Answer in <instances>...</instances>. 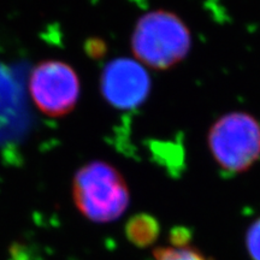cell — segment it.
<instances>
[{
  "instance_id": "6",
  "label": "cell",
  "mask_w": 260,
  "mask_h": 260,
  "mask_svg": "<svg viewBox=\"0 0 260 260\" xmlns=\"http://www.w3.org/2000/svg\"><path fill=\"white\" fill-rule=\"evenodd\" d=\"M158 224L147 214H139L128 224V235L138 245H148L158 235Z\"/></svg>"
},
{
  "instance_id": "3",
  "label": "cell",
  "mask_w": 260,
  "mask_h": 260,
  "mask_svg": "<svg viewBox=\"0 0 260 260\" xmlns=\"http://www.w3.org/2000/svg\"><path fill=\"white\" fill-rule=\"evenodd\" d=\"M207 145L224 174H242L260 159V122L243 111L225 113L211 125Z\"/></svg>"
},
{
  "instance_id": "4",
  "label": "cell",
  "mask_w": 260,
  "mask_h": 260,
  "mask_svg": "<svg viewBox=\"0 0 260 260\" xmlns=\"http://www.w3.org/2000/svg\"><path fill=\"white\" fill-rule=\"evenodd\" d=\"M81 84L76 71L59 60L42 61L31 71L29 93L38 109L45 115L60 117L76 106Z\"/></svg>"
},
{
  "instance_id": "5",
  "label": "cell",
  "mask_w": 260,
  "mask_h": 260,
  "mask_svg": "<svg viewBox=\"0 0 260 260\" xmlns=\"http://www.w3.org/2000/svg\"><path fill=\"white\" fill-rule=\"evenodd\" d=\"M151 77L144 64L130 58H117L106 65L100 88L106 102L121 110L135 109L151 92Z\"/></svg>"
},
{
  "instance_id": "1",
  "label": "cell",
  "mask_w": 260,
  "mask_h": 260,
  "mask_svg": "<svg viewBox=\"0 0 260 260\" xmlns=\"http://www.w3.org/2000/svg\"><path fill=\"white\" fill-rule=\"evenodd\" d=\"M190 48L189 28L174 12L155 10L136 22L132 35V50L135 59L146 68L170 69L187 57Z\"/></svg>"
},
{
  "instance_id": "2",
  "label": "cell",
  "mask_w": 260,
  "mask_h": 260,
  "mask_svg": "<svg viewBox=\"0 0 260 260\" xmlns=\"http://www.w3.org/2000/svg\"><path fill=\"white\" fill-rule=\"evenodd\" d=\"M73 198L77 210L98 223L118 219L130 201L124 177L104 161H92L79 169L73 182Z\"/></svg>"
},
{
  "instance_id": "8",
  "label": "cell",
  "mask_w": 260,
  "mask_h": 260,
  "mask_svg": "<svg viewBox=\"0 0 260 260\" xmlns=\"http://www.w3.org/2000/svg\"><path fill=\"white\" fill-rule=\"evenodd\" d=\"M246 246L251 260H260V217L247 230Z\"/></svg>"
},
{
  "instance_id": "7",
  "label": "cell",
  "mask_w": 260,
  "mask_h": 260,
  "mask_svg": "<svg viewBox=\"0 0 260 260\" xmlns=\"http://www.w3.org/2000/svg\"><path fill=\"white\" fill-rule=\"evenodd\" d=\"M155 260H211L200 251L188 245H172L155 249Z\"/></svg>"
}]
</instances>
